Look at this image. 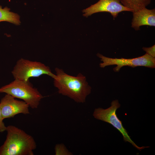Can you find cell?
<instances>
[{
  "mask_svg": "<svg viewBox=\"0 0 155 155\" xmlns=\"http://www.w3.org/2000/svg\"><path fill=\"white\" fill-rule=\"evenodd\" d=\"M142 49L146 52V54L154 58L155 57V45L149 47H143Z\"/></svg>",
  "mask_w": 155,
  "mask_h": 155,
  "instance_id": "13",
  "label": "cell"
},
{
  "mask_svg": "<svg viewBox=\"0 0 155 155\" xmlns=\"http://www.w3.org/2000/svg\"><path fill=\"white\" fill-rule=\"evenodd\" d=\"M120 107L118 100L112 101L111 106L104 109L98 108L95 109L93 114L94 117L96 119L108 123L116 128L122 135L125 142H128L135 148L141 151L149 147L138 146L131 138L128 133L123 127L122 122L119 119L116 113L117 109Z\"/></svg>",
  "mask_w": 155,
  "mask_h": 155,
  "instance_id": "5",
  "label": "cell"
},
{
  "mask_svg": "<svg viewBox=\"0 0 155 155\" xmlns=\"http://www.w3.org/2000/svg\"><path fill=\"white\" fill-rule=\"evenodd\" d=\"M56 75L53 78L54 85L60 94L67 96L77 102H85L91 88L86 77L81 73L76 76L67 74L62 69H55Z\"/></svg>",
  "mask_w": 155,
  "mask_h": 155,
  "instance_id": "1",
  "label": "cell"
},
{
  "mask_svg": "<svg viewBox=\"0 0 155 155\" xmlns=\"http://www.w3.org/2000/svg\"><path fill=\"white\" fill-rule=\"evenodd\" d=\"M55 155H70L65 147L63 145L57 144L55 148Z\"/></svg>",
  "mask_w": 155,
  "mask_h": 155,
  "instance_id": "12",
  "label": "cell"
},
{
  "mask_svg": "<svg viewBox=\"0 0 155 155\" xmlns=\"http://www.w3.org/2000/svg\"><path fill=\"white\" fill-rule=\"evenodd\" d=\"M123 11L132 12L131 10L124 6L120 0H99L82 11L84 13L83 16L86 17L94 13L106 12L111 13L114 19L119 13Z\"/></svg>",
  "mask_w": 155,
  "mask_h": 155,
  "instance_id": "7",
  "label": "cell"
},
{
  "mask_svg": "<svg viewBox=\"0 0 155 155\" xmlns=\"http://www.w3.org/2000/svg\"><path fill=\"white\" fill-rule=\"evenodd\" d=\"M133 12L131 26L136 30L142 26H155V8L149 9L145 8Z\"/></svg>",
  "mask_w": 155,
  "mask_h": 155,
  "instance_id": "9",
  "label": "cell"
},
{
  "mask_svg": "<svg viewBox=\"0 0 155 155\" xmlns=\"http://www.w3.org/2000/svg\"><path fill=\"white\" fill-rule=\"evenodd\" d=\"M11 73L15 79L26 81H29L30 78L38 77L43 74L53 78L55 75L50 68L44 64L22 58L17 61Z\"/></svg>",
  "mask_w": 155,
  "mask_h": 155,
  "instance_id": "4",
  "label": "cell"
},
{
  "mask_svg": "<svg viewBox=\"0 0 155 155\" xmlns=\"http://www.w3.org/2000/svg\"><path fill=\"white\" fill-rule=\"evenodd\" d=\"M3 119L0 109V133L6 131L7 127L3 121Z\"/></svg>",
  "mask_w": 155,
  "mask_h": 155,
  "instance_id": "14",
  "label": "cell"
},
{
  "mask_svg": "<svg viewBox=\"0 0 155 155\" xmlns=\"http://www.w3.org/2000/svg\"><path fill=\"white\" fill-rule=\"evenodd\" d=\"M29 105L24 101H20L6 94L0 102V109L4 119L13 117L16 115L30 114Z\"/></svg>",
  "mask_w": 155,
  "mask_h": 155,
  "instance_id": "8",
  "label": "cell"
},
{
  "mask_svg": "<svg viewBox=\"0 0 155 155\" xmlns=\"http://www.w3.org/2000/svg\"><path fill=\"white\" fill-rule=\"evenodd\" d=\"M10 10V9L7 7L3 8L0 5V22L6 21L16 25H20L21 23L20 16Z\"/></svg>",
  "mask_w": 155,
  "mask_h": 155,
  "instance_id": "10",
  "label": "cell"
},
{
  "mask_svg": "<svg viewBox=\"0 0 155 155\" xmlns=\"http://www.w3.org/2000/svg\"><path fill=\"white\" fill-rule=\"evenodd\" d=\"M6 138L0 146V155H34L36 143L31 135L13 125L7 127Z\"/></svg>",
  "mask_w": 155,
  "mask_h": 155,
  "instance_id": "2",
  "label": "cell"
},
{
  "mask_svg": "<svg viewBox=\"0 0 155 155\" xmlns=\"http://www.w3.org/2000/svg\"><path fill=\"white\" fill-rule=\"evenodd\" d=\"M125 7L131 10L132 12L146 8L149 5L151 0H120Z\"/></svg>",
  "mask_w": 155,
  "mask_h": 155,
  "instance_id": "11",
  "label": "cell"
},
{
  "mask_svg": "<svg viewBox=\"0 0 155 155\" xmlns=\"http://www.w3.org/2000/svg\"><path fill=\"white\" fill-rule=\"evenodd\" d=\"M0 93H5L22 99L32 109L37 108L40 101L44 97L29 81L18 79L0 88Z\"/></svg>",
  "mask_w": 155,
  "mask_h": 155,
  "instance_id": "3",
  "label": "cell"
},
{
  "mask_svg": "<svg viewBox=\"0 0 155 155\" xmlns=\"http://www.w3.org/2000/svg\"><path fill=\"white\" fill-rule=\"evenodd\" d=\"M97 56L100 59L102 62L100 64L101 68L112 65H117L113 68L115 72L119 71L121 68L124 66H128L133 67L137 66H144L152 68L155 67V58L147 54L141 57L132 59L112 58L105 57L98 53Z\"/></svg>",
  "mask_w": 155,
  "mask_h": 155,
  "instance_id": "6",
  "label": "cell"
}]
</instances>
